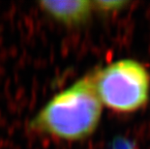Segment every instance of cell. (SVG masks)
<instances>
[{
	"instance_id": "6da1fadb",
	"label": "cell",
	"mask_w": 150,
	"mask_h": 149,
	"mask_svg": "<svg viewBox=\"0 0 150 149\" xmlns=\"http://www.w3.org/2000/svg\"><path fill=\"white\" fill-rule=\"evenodd\" d=\"M102 113L103 105L90 74L54 95L29 126L35 132L59 141H81L94 134Z\"/></svg>"
},
{
	"instance_id": "7a4b0ae2",
	"label": "cell",
	"mask_w": 150,
	"mask_h": 149,
	"mask_svg": "<svg viewBox=\"0 0 150 149\" xmlns=\"http://www.w3.org/2000/svg\"><path fill=\"white\" fill-rule=\"evenodd\" d=\"M91 75L103 107L114 112L134 113L148 102L150 74L137 60H117Z\"/></svg>"
},
{
	"instance_id": "3957f363",
	"label": "cell",
	"mask_w": 150,
	"mask_h": 149,
	"mask_svg": "<svg viewBox=\"0 0 150 149\" xmlns=\"http://www.w3.org/2000/svg\"><path fill=\"white\" fill-rule=\"evenodd\" d=\"M39 8L53 20L68 27H78L87 23L91 18L94 6L86 0L41 1Z\"/></svg>"
},
{
	"instance_id": "277c9868",
	"label": "cell",
	"mask_w": 150,
	"mask_h": 149,
	"mask_svg": "<svg viewBox=\"0 0 150 149\" xmlns=\"http://www.w3.org/2000/svg\"><path fill=\"white\" fill-rule=\"evenodd\" d=\"M95 11H100L105 14L114 13L125 7L128 4L126 1H92Z\"/></svg>"
}]
</instances>
